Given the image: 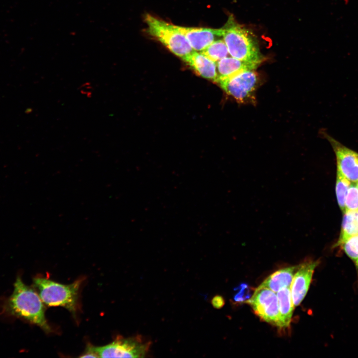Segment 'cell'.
<instances>
[{
  "label": "cell",
  "instance_id": "6da1fadb",
  "mask_svg": "<svg viewBox=\"0 0 358 358\" xmlns=\"http://www.w3.org/2000/svg\"><path fill=\"white\" fill-rule=\"evenodd\" d=\"M222 28V37L231 57L259 65L264 57L254 34L230 15Z\"/></svg>",
  "mask_w": 358,
  "mask_h": 358
},
{
  "label": "cell",
  "instance_id": "7a4b0ae2",
  "mask_svg": "<svg viewBox=\"0 0 358 358\" xmlns=\"http://www.w3.org/2000/svg\"><path fill=\"white\" fill-rule=\"evenodd\" d=\"M8 309L12 315L37 325L46 332L51 331L39 295L23 283L19 277L14 283L13 292L8 300Z\"/></svg>",
  "mask_w": 358,
  "mask_h": 358
},
{
  "label": "cell",
  "instance_id": "3957f363",
  "mask_svg": "<svg viewBox=\"0 0 358 358\" xmlns=\"http://www.w3.org/2000/svg\"><path fill=\"white\" fill-rule=\"evenodd\" d=\"M82 279L69 284H63L44 277L33 279L43 303L49 306H62L72 313L77 309L79 289Z\"/></svg>",
  "mask_w": 358,
  "mask_h": 358
},
{
  "label": "cell",
  "instance_id": "277c9868",
  "mask_svg": "<svg viewBox=\"0 0 358 358\" xmlns=\"http://www.w3.org/2000/svg\"><path fill=\"white\" fill-rule=\"evenodd\" d=\"M144 20L148 33L183 60L194 51L176 25L150 14H146Z\"/></svg>",
  "mask_w": 358,
  "mask_h": 358
},
{
  "label": "cell",
  "instance_id": "5b68a950",
  "mask_svg": "<svg viewBox=\"0 0 358 358\" xmlns=\"http://www.w3.org/2000/svg\"><path fill=\"white\" fill-rule=\"evenodd\" d=\"M151 342L140 336L125 338L118 337L114 341L101 347L93 346L101 358H143L147 354Z\"/></svg>",
  "mask_w": 358,
  "mask_h": 358
},
{
  "label": "cell",
  "instance_id": "8992f818",
  "mask_svg": "<svg viewBox=\"0 0 358 358\" xmlns=\"http://www.w3.org/2000/svg\"><path fill=\"white\" fill-rule=\"evenodd\" d=\"M246 302L262 320L279 328V311L275 292L260 285Z\"/></svg>",
  "mask_w": 358,
  "mask_h": 358
},
{
  "label": "cell",
  "instance_id": "52a82bcc",
  "mask_svg": "<svg viewBox=\"0 0 358 358\" xmlns=\"http://www.w3.org/2000/svg\"><path fill=\"white\" fill-rule=\"evenodd\" d=\"M221 87L239 102H245L253 95L259 83L254 70L242 72L218 82Z\"/></svg>",
  "mask_w": 358,
  "mask_h": 358
},
{
  "label": "cell",
  "instance_id": "ba28073f",
  "mask_svg": "<svg viewBox=\"0 0 358 358\" xmlns=\"http://www.w3.org/2000/svg\"><path fill=\"white\" fill-rule=\"evenodd\" d=\"M326 139L336 155L337 170L353 183L358 182V153L345 146L327 134Z\"/></svg>",
  "mask_w": 358,
  "mask_h": 358
},
{
  "label": "cell",
  "instance_id": "9c48e42d",
  "mask_svg": "<svg viewBox=\"0 0 358 358\" xmlns=\"http://www.w3.org/2000/svg\"><path fill=\"white\" fill-rule=\"evenodd\" d=\"M319 264L318 260L310 261L298 265L290 286L294 307L299 305L305 297L309 288L314 269Z\"/></svg>",
  "mask_w": 358,
  "mask_h": 358
},
{
  "label": "cell",
  "instance_id": "30bf717a",
  "mask_svg": "<svg viewBox=\"0 0 358 358\" xmlns=\"http://www.w3.org/2000/svg\"><path fill=\"white\" fill-rule=\"evenodd\" d=\"M184 35L192 49L201 52L215 40L222 37V28L191 27L176 25Z\"/></svg>",
  "mask_w": 358,
  "mask_h": 358
},
{
  "label": "cell",
  "instance_id": "8fae6325",
  "mask_svg": "<svg viewBox=\"0 0 358 358\" xmlns=\"http://www.w3.org/2000/svg\"><path fill=\"white\" fill-rule=\"evenodd\" d=\"M199 76L217 82V64L201 52L194 51L184 60Z\"/></svg>",
  "mask_w": 358,
  "mask_h": 358
},
{
  "label": "cell",
  "instance_id": "7c38bea8",
  "mask_svg": "<svg viewBox=\"0 0 358 358\" xmlns=\"http://www.w3.org/2000/svg\"><path fill=\"white\" fill-rule=\"evenodd\" d=\"M259 65L245 62L234 57H225L217 62V82L242 72L254 70Z\"/></svg>",
  "mask_w": 358,
  "mask_h": 358
},
{
  "label": "cell",
  "instance_id": "4fadbf2b",
  "mask_svg": "<svg viewBox=\"0 0 358 358\" xmlns=\"http://www.w3.org/2000/svg\"><path fill=\"white\" fill-rule=\"evenodd\" d=\"M298 266L285 268L269 275L260 285L277 292L281 288L290 287Z\"/></svg>",
  "mask_w": 358,
  "mask_h": 358
},
{
  "label": "cell",
  "instance_id": "5bb4252c",
  "mask_svg": "<svg viewBox=\"0 0 358 358\" xmlns=\"http://www.w3.org/2000/svg\"><path fill=\"white\" fill-rule=\"evenodd\" d=\"M276 293L279 311V328H287L290 326L294 307L290 287L282 288Z\"/></svg>",
  "mask_w": 358,
  "mask_h": 358
},
{
  "label": "cell",
  "instance_id": "9a60e30c",
  "mask_svg": "<svg viewBox=\"0 0 358 358\" xmlns=\"http://www.w3.org/2000/svg\"><path fill=\"white\" fill-rule=\"evenodd\" d=\"M357 211L344 213L340 235L336 246H340L349 238L358 234Z\"/></svg>",
  "mask_w": 358,
  "mask_h": 358
},
{
  "label": "cell",
  "instance_id": "2e32d148",
  "mask_svg": "<svg viewBox=\"0 0 358 358\" xmlns=\"http://www.w3.org/2000/svg\"><path fill=\"white\" fill-rule=\"evenodd\" d=\"M200 52L216 63L226 57L229 54L227 47L223 39L215 40Z\"/></svg>",
  "mask_w": 358,
  "mask_h": 358
},
{
  "label": "cell",
  "instance_id": "e0dca14e",
  "mask_svg": "<svg viewBox=\"0 0 358 358\" xmlns=\"http://www.w3.org/2000/svg\"><path fill=\"white\" fill-rule=\"evenodd\" d=\"M336 193L338 204L343 213L345 211V199L351 182L337 171Z\"/></svg>",
  "mask_w": 358,
  "mask_h": 358
},
{
  "label": "cell",
  "instance_id": "ac0fdd59",
  "mask_svg": "<svg viewBox=\"0 0 358 358\" xmlns=\"http://www.w3.org/2000/svg\"><path fill=\"white\" fill-rule=\"evenodd\" d=\"M339 247L353 261L356 269L358 268V234L352 236L344 241Z\"/></svg>",
  "mask_w": 358,
  "mask_h": 358
},
{
  "label": "cell",
  "instance_id": "d6986e66",
  "mask_svg": "<svg viewBox=\"0 0 358 358\" xmlns=\"http://www.w3.org/2000/svg\"><path fill=\"white\" fill-rule=\"evenodd\" d=\"M345 205V212L358 210V187L357 183L351 184L346 197Z\"/></svg>",
  "mask_w": 358,
  "mask_h": 358
},
{
  "label": "cell",
  "instance_id": "ffe728a7",
  "mask_svg": "<svg viewBox=\"0 0 358 358\" xmlns=\"http://www.w3.org/2000/svg\"><path fill=\"white\" fill-rule=\"evenodd\" d=\"M237 289L238 292L234 298L236 301H243L250 297V290L247 284L244 283L241 284Z\"/></svg>",
  "mask_w": 358,
  "mask_h": 358
},
{
  "label": "cell",
  "instance_id": "44dd1931",
  "mask_svg": "<svg viewBox=\"0 0 358 358\" xmlns=\"http://www.w3.org/2000/svg\"><path fill=\"white\" fill-rule=\"evenodd\" d=\"M211 304L216 309H220L225 304V300L223 297L219 295H215L211 300Z\"/></svg>",
  "mask_w": 358,
  "mask_h": 358
},
{
  "label": "cell",
  "instance_id": "7402d4cb",
  "mask_svg": "<svg viewBox=\"0 0 358 358\" xmlns=\"http://www.w3.org/2000/svg\"><path fill=\"white\" fill-rule=\"evenodd\" d=\"M81 358H99L93 349V346L88 345L86 351L80 356Z\"/></svg>",
  "mask_w": 358,
  "mask_h": 358
},
{
  "label": "cell",
  "instance_id": "603a6c76",
  "mask_svg": "<svg viewBox=\"0 0 358 358\" xmlns=\"http://www.w3.org/2000/svg\"><path fill=\"white\" fill-rule=\"evenodd\" d=\"M343 0L346 4L348 3V2H349V0Z\"/></svg>",
  "mask_w": 358,
  "mask_h": 358
},
{
  "label": "cell",
  "instance_id": "cb8c5ba5",
  "mask_svg": "<svg viewBox=\"0 0 358 358\" xmlns=\"http://www.w3.org/2000/svg\"><path fill=\"white\" fill-rule=\"evenodd\" d=\"M357 220H358V210L357 211Z\"/></svg>",
  "mask_w": 358,
  "mask_h": 358
},
{
  "label": "cell",
  "instance_id": "d4e9b609",
  "mask_svg": "<svg viewBox=\"0 0 358 358\" xmlns=\"http://www.w3.org/2000/svg\"><path fill=\"white\" fill-rule=\"evenodd\" d=\"M357 270L358 276V269H357Z\"/></svg>",
  "mask_w": 358,
  "mask_h": 358
},
{
  "label": "cell",
  "instance_id": "484cf974",
  "mask_svg": "<svg viewBox=\"0 0 358 358\" xmlns=\"http://www.w3.org/2000/svg\"><path fill=\"white\" fill-rule=\"evenodd\" d=\"M357 186H358V182H357Z\"/></svg>",
  "mask_w": 358,
  "mask_h": 358
}]
</instances>
